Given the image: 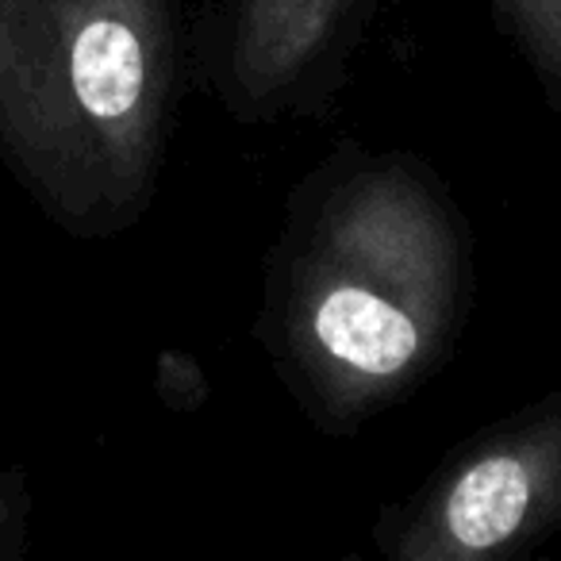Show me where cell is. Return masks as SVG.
Masks as SVG:
<instances>
[{"instance_id": "6da1fadb", "label": "cell", "mask_w": 561, "mask_h": 561, "mask_svg": "<svg viewBox=\"0 0 561 561\" xmlns=\"http://www.w3.org/2000/svg\"><path fill=\"white\" fill-rule=\"evenodd\" d=\"M469 297V231L435 170L339 147L293 193L257 339L308 420L339 438L450 358Z\"/></svg>"}, {"instance_id": "7a4b0ae2", "label": "cell", "mask_w": 561, "mask_h": 561, "mask_svg": "<svg viewBox=\"0 0 561 561\" xmlns=\"http://www.w3.org/2000/svg\"><path fill=\"white\" fill-rule=\"evenodd\" d=\"M561 530V385L469 435L420 489L377 519L389 561H492Z\"/></svg>"}, {"instance_id": "3957f363", "label": "cell", "mask_w": 561, "mask_h": 561, "mask_svg": "<svg viewBox=\"0 0 561 561\" xmlns=\"http://www.w3.org/2000/svg\"><path fill=\"white\" fill-rule=\"evenodd\" d=\"M374 0H224L211 89L239 124L323 108Z\"/></svg>"}, {"instance_id": "277c9868", "label": "cell", "mask_w": 561, "mask_h": 561, "mask_svg": "<svg viewBox=\"0 0 561 561\" xmlns=\"http://www.w3.org/2000/svg\"><path fill=\"white\" fill-rule=\"evenodd\" d=\"M492 16L530 66L546 101L561 108V0H492Z\"/></svg>"}]
</instances>
